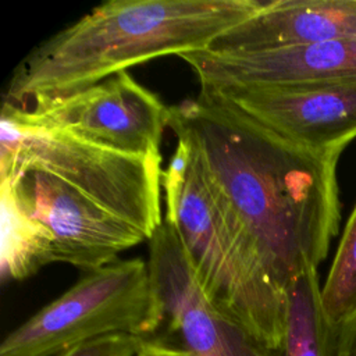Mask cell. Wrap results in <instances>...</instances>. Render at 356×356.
<instances>
[{"label":"cell","mask_w":356,"mask_h":356,"mask_svg":"<svg viewBox=\"0 0 356 356\" xmlns=\"http://www.w3.org/2000/svg\"><path fill=\"white\" fill-rule=\"evenodd\" d=\"M3 108L32 125L65 131L113 150L153 157H161L160 143L170 117V106L127 71L38 111Z\"/></svg>","instance_id":"obj_8"},{"label":"cell","mask_w":356,"mask_h":356,"mask_svg":"<svg viewBox=\"0 0 356 356\" xmlns=\"http://www.w3.org/2000/svg\"><path fill=\"white\" fill-rule=\"evenodd\" d=\"M281 356H335V327L323 307L317 268L305 270L285 289Z\"/></svg>","instance_id":"obj_12"},{"label":"cell","mask_w":356,"mask_h":356,"mask_svg":"<svg viewBox=\"0 0 356 356\" xmlns=\"http://www.w3.org/2000/svg\"><path fill=\"white\" fill-rule=\"evenodd\" d=\"M202 92L356 82V38L254 51L199 50L179 56Z\"/></svg>","instance_id":"obj_9"},{"label":"cell","mask_w":356,"mask_h":356,"mask_svg":"<svg viewBox=\"0 0 356 356\" xmlns=\"http://www.w3.org/2000/svg\"><path fill=\"white\" fill-rule=\"evenodd\" d=\"M163 320L147 261L115 260L88 271L58 298L13 330L0 356H58L113 334L153 335Z\"/></svg>","instance_id":"obj_5"},{"label":"cell","mask_w":356,"mask_h":356,"mask_svg":"<svg viewBox=\"0 0 356 356\" xmlns=\"http://www.w3.org/2000/svg\"><path fill=\"white\" fill-rule=\"evenodd\" d=\"M147 266L163 309L147 339L192 356H281L207 299L177 228L165 220L149 239Z\"/></svg>","instance_id":"obj_6"},{"label":"cell","mask_w":356,"mask_h":356,"mask_svg":"<svg viewBox=\"0 0 356 356\" xmlns=\"http://www.w3.org/2000/svg\"><path fill=\"white\" fill-rule=\"evenodd\" d=\"M43 170L140 229L147 239L163 224L161 157L129 154L70 132L28 124L1 108L0 172Z\"/></svg>","instance_id":"obj_4"},{"label":"cell","mask_w":356,"mask_h":356,"mask_svg":"<svg viewBox=\"0 0 356 356\" xmlns=\"http://www.w3.org/2000/svg\"><path fill=\"white\" fill-rule=\"evenodd\" d=\"M136 356H192L185 350L160 343L153 339L142 338V343L139 346V350Z\"/></svg>","instance_id":"obj_18"},{"label":"cell","mask_w":356,"mask_h":356,"mask_svg":"<svg viewBox=\"0 0 356 356\" xmlns=\"http://www.w3.org/2000/svg\"><path fill=\"white\" fill-rule=\"evenodd\" d=\"M3 282L21 281L53 263L51 238L46 228L29 217L18 204L11 188L0 182Z\"/></svg>","instance_id":"obj_13"},{"label":"cell","mask_w":356,"mask_h":356,"mask_svg":"<svg viewBox=\"0 0 356 356\" xmlns=\"http://www.w3.org/2000/svg\"><path fill=\"white\" fill-rule=\"evenodd\" d=\"M140 343L139 337L113 334L81 343L58 356H136Z\"/></svg>","instance_id":"obj_16"},{"label":"cell","mask_w":356,"mask_h":356,"mask_svg":"<svg viewBox=\"0 0 356 356\" xmlns=\"http://www.w3.org/2000/svg\"><path fill=\"white\" fill-rule=\"evenodd\" d=\"M324 312L334 327L356 312V204L345 224L339 245L321 286Z\"/></svg>","instance_id":"obj_14"},{"label":"cell","mask_w":356,"mask_h":356,"mask_svg":"<svg viewBox=\"0 0 356 356\" xmlns=\"http://www.w3.org/2000/svg\"><path fill=\"white\" fill-rule=\"evenodd\" d=\"M346 38H356V0H273L206 50L254 51Z\"/></svg>","instance_id":"obj_11"},{"label":"cell","mask_w":356,"mask_h":356,"mask_svg":"<svg viewBox=\"0 0 356 356\" xmlns=\"http://www.w3.org/2000/svg\"><path fill=\"white\" fill-rule=\"evenodd\" d=\"M174 227L207 299L263 346L281 353L285 292L271 282L239 228L216 200L193 159Z\"/></svg>","instance_id":"obj_3"},{"label":"cell","mask_w":356,"mask_h":356,"mask_svg":"<svg viewBox=\"0 0 356 356\" xmlns=\"http://www.w3.org/2000/svg\"><path fill=\"white\" fill-rule=\"evenodd\" d=\"M259 0H113L33 47L3 106L32 113L164 56L206 50L263 7Z\"/></svg>","instance_id":"obj_2"},{"label":"cell","mask_w":356,"mask_h":356,"mask_svg":"<svg viewBox=\"0 0 356 356\" xmlns=\"http://www.w3.org/2000/svg\"><path fill=\"white\" fill-rule=\"evenodd\" d=\"M335 356H356V312L335 327Z\"/></svg>","instance_id":"obj_17"},{"label":"cell","mask_w":356,"mask_h":356,"mask_svg":"<svg viewBox=\"0 0 356 356\" xmlns=\"http://www.w3.org/2000/svg\"><path fill=\"white\" fill-rule=\"evenodd\" d=\"M192 163V150L186 140L177 139L175 150L168 167L161 172V186L165 193V221L175 224L179 197L188 179Z\"/></svg>","instance_id":"obj_15"},{"label":"cell","mask_w":356,"mask_h":356,"mask_svg":"<svg viewBox=\"0 0 356 356\" xmlns=\"http://www.w3.org/2000/svg\"><path fill=\"white\" fill-rule=\"evenodd\" d=\"M213 95L303 147L342 153L356 138V82L274 86Z\"/></svg>","instance_id":"obj_10"},{"label":"cell","mask_w":356,"mask_h":356,"mask_svg":"<svg viewBox=\"0 0 356 356\" xmlns=\"http://www.w3.org/2000/svg\"><path fill=\"white\" fill-rule=\"evenodd\" d=\"M0 182L8 184L19 207L49 232L53 263L93 271L147 239L135 225L43 170L17 167L0 172Z\"/></svg>","instance_id":"obj_7"},{"label":"cell","mask_w":356,"mask_h":356,"mask_svg":"<svg viewBox=\"0 0 356 356\" xmlns=\"http://www.w3.org/2000/svg\"><path fill=\"white\" fill-rule=\"evenodd\" d=\"M168 128L278 289L325 260L341 221V152L286 140L202 90L170 106Z\"/></svg>","instance_id":"obj_1"}]
</instances>
